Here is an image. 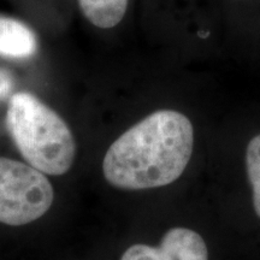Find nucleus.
<instances>
[{
    "label": "nucleus",
    "mask_w": 260,
    "mask_h": 260,
    "mask_svg": "<svg viewBox=\"0 0 260 260\" xmlns=\"http://www.w3.org/2000/svg\"><path fill=\"white\" fill-rule=\"evenodd\" d=\"M193 147L190 119L176 110H158L110 146L103 160L104 176L121 189L168 186L186 170Z\"/></svg>",
    "instance_id": "1"
},
{
    "label": "nucleus",
    "mask_w": 260,
    "mask_h": 260,
    "mask_svg": "<svg viewBox=\"0 0 260 260\" xmlns=\"http://www.w3.org/2000/svg\"><path fill=\"white\" fill-rule=\"evenodd\" d=\"M6 126L22 157L42 174L59 176L73 167L76 144L69 125L31 93L10 98Z\"/></svg>",
    "instance_id": "2"
},
{
    "label": "nucleus",
    "mask_w": 260,
    "mask_h": 260,
    "mask_svg": "<svg viewBox=\"0 0 260 260\" xmlns=\"http://www.w3.org/2000/svg\"><path fill=\"white\" fill-rule=\"evenodd\" d=\"M47 177L31 165L0 157V223L24 225L40 218L53 204Z\"/></svg>",
    "instance_id": "3"
},
{
    "label": "nucleus",
    "mask_w": 260,
    "mask_h": 260,
    "mask_svg": "<svg viewBox=\"0 0 260 260\" xmlns=\"http://www.w3.org/2000/svg\"><path fill=\"white\" fill-rule=\"evenodd\" d=\"M39 50L35 31L17 18L0 14V57L6 59H29Z\"/></svg>",
    "instance_id": "4"
},
{
    "label": "nucleus",
    "mask_w": 260,
    "mask_h": 260,
    "mask_svg": "<svg viewBox=\"0 0 260 260\" xmlns=\"http://www.w3.org/2000/svg\"><path fill=\"white\" fill-rule=\"evenodd\" d=\"M158 248L167 260H209V251L203 237L187 228L169 230Z\"/></svg>",
    "instance_id": "5"
},
{
    "label": "nucleus",
    "mask_w": 260,
    "mask_h": 260,
    "mask_svg": "<svg viewBox=\"0 0 260 260\" xmlns=\"http://www.w3.org/2000/svg\"><path fill=\"white\" fill-rule=\"evenodd\" d=\"M84 18L100 29H111L124 18L129 0H77Z\"/></svg>",
    "instance_id": "6"
},
{
    "label": "nucleus",
    "mask_w": 260,
    "mask_h": 260,
    "mask_svg": "<svg viewBox=\"0 0 260 260\" xmlns=\"http://www.w3.org/2000/svg\"><path fill=\"white\" fill-rule=\"evenodd\" d=\"M247 175L253 189V204L260 218V134L253 138L246 151Z\"/></svg>",
    "instance_id": "7"
},
{
    "label": "nucleus",
    "mask_w": 260,
    "mask_h": 260,
    "mask_svg": "<svg viewBox=\"0 0 260 260\" xmlns=\"http://www.w3.org/2000/svg\"><path fill=\"white\" fill-rule=\"evenodd\" d=\"M121 260H167L158 247L138 243L123 253Z\"/></svg>",
    "instance_id": "8"
},
{
    "label": "nucleus",
    "mask_w": 260,
    "mask_h": 260,
    "mask_svg": "<svg viewBox=\"0 0 260 260\" xmlns=\"http://www.w3.org/2000/svg\"><path fill=\"white\" fill-rule=\"evenodd\" d=\"M0 90H2V86H0Z\"/></svg>",
    "instance_id": "9"
}]
</instances>
